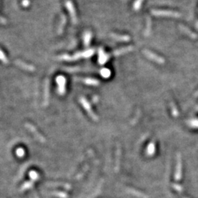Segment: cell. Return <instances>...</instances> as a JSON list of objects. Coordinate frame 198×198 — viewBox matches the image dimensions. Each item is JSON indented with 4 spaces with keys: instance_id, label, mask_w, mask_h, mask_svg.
I'll use <instances>...</instances> for the list:
<instances>
[{
    "instance_id": "obj_1",
    "label": "cell",
    "mask_w": 198,
    "mask_h": 198,
    "mask_svg": "<svg viewBox=\"0 0 198 198\" xmlns=\"http://www.w3.org/2000/svg\"><path fill=\"white\" fill-rule=\"evenodd\" d=\"M94 52H95V50L94 49H87L86 51H85V52L76 53V54L73 55V56H70V55L68 54H63L62 56L60 57V60L71 62V61L78 60L79 59L81 58H89L93 56L94 54Z\"/></svg>"
},
{
    "instance_id": "obj_2",
    "label": "cell",
    "mask_w": 198,
    "mask_h": 198,
    "mask_svg": "<svg viewBox=\"0 0 198 198\" xmlns=\"http://www.w3.org/2000/svg\"><path fill=\"white\" fill-rule=\"evenodd\" d=\"M152 15L155 16H162V17H172L179 18L181 17V14L177 12L170 11H163V10H152Z\"/></svg>"
},
{
    "instance_id": "obj_3",
    "label": "cell",
    "mask_w": 198,
    "mask_h": 198,
    "mask_svg": "<svg viewBox=\"0 0 198 198\" xmlns=\"http://www.w3.org/2000/svg\"><path fill=\"white\" fill-rule=\"evenodd\" d=\"M65 7H66L67 10L69 12V14H70L71 21H72L73 24H76L77 23V17L76 11H75L74 6H73L72 2L70 1V0H68V1L65 2Z\"/></svg>"
},
{
    "instance_id": "obj_4",
    "label": "cell",
    "mask_w": 198,
    "mask_h": 198,
    "mask_svg": "<svg viewBox=\"0 0 198 198\" xmlns=\"http://www.w3.org/2000/svg\"><path fill=\"white\" fill-rule=\"evenodd\" d=\"M79 101H80L81 104L83 106V107L85 108V109L87 112L88 115L90 116V117L93 118L94 120H98L97 116L95 115V114H94L93 110H92L91 106H90V104L89 102L87 101V100L86 99H85V98L81 97L80 99H79Z\"/></svg>"
},
{
    "instance_id": "obj_5",
    "label": "cell",
    "mask_w": 198,
    "mask_h": 198,
    "mask_svg": "<svg viewBox=\"0 0 198 198\" xmlns=\"http://www.w3.org/2000/svg\"><path fill=\"white\" fill-rule=\"evenodd\" d=\"M143 53L148 59H150V60H151L152 61H154V62H155L158 63V64H164V62H165L164 58H162V57L158 56L157 54H154V53H153L151 52H150V51L144 50Z\"/></svg>"
},
{
    "instance_id": "obj_6",
    "label": "cell",
    "mask_w": 198,
    "mask_h": 198,
    "mask_svg": "<svg viewBox=\"0 0 198 198\" xmlns=\"http://www.w3.org/2000/svg\"><path fill=\"white\" fill-rule=\"evenodd\" d=\"M56 81L58 86V93L60 95H63L65 93V84L66 79L63 76H58L56 79Z\"/></svg>"
},
{
    "instance_id": "obj_7",
    "label": "cell",
    "mask_w": 198,
    "mask_h": 198,
    "mask_svg": "<svg viewBox=\"0 0 198 198\" xmlns=\"http://www.w3.org/2000/svg\"><path fill=\"white\" fill-rule=\"evenodd\" d=\"M109 58V55L107 54L103 48H100L99 49V62L100 65H104L108 61Z\"/></svg>"
},
{
    "instance_id": "obj_8",
    "label": "cell",
    "mask_w": 198,
    "mask_h": 198,
    "mask_svg": "<svg viewBox=\"0 0 198 198\" xmlns=\"http://www.w3.org/2000/svg\"><path fill=\"white\" fill-rule=\"evenodd\" d=\"M134 50V47L133 46H127V47H124V48H120V49L115 50L113 53H112V55L113 56H119V55H122L126 54V53L130 52L131 51Z\"/></svg>"
},
{
    "instance_id": "obj_9",
    "label": "cell",
    "mask_w": 198,
    "mask_h": 198,
    "mask_svg": "<svg viewBox=\"0 0 198 198\" xmlns=\"http://www.w3.org/2000/svg\"><path fill=\"white\" fill-rule=\"evenodd\" d=\"M111 37L113 39H115L117 41H122L127 42L131 40L130 37L128 35H117V34H111Z\"/></svg>"
},
{
    "instance_id": "obj_10",
    "label": "cell",
    "mask_w": 198,
    "mask_h": 198,
    "mask_svg": "<svg viewBox=\"0 0 198 198\" xmlns=\"http://www.w3.org/2000/svg\"><path fill=\"white\" fill-rule=\"evenodd\" d=\"M181 161L180 159V156H178L177 161V167H176V170H175V180L178 181L181 179Z\"/></svg>"
},
{
    "instance_id": "obj_11",
    "label": "cell",
    "mask_w": 198,
    "mask_h": 198,
    "mask_svg": "<svg viewBox=\"0 0 198 198\" xmlns=\"http://www.w3.org/2000/svg\"><path fill=\"white\" fill-rule=\"evenodd\" d=\"M15 63L18 65V66H19L20 68H23V69H24V70H26V71H33L35 70V68H34L33 66H32V65H27V64H26V63L21 62V61H20V60H16V62H15Z\"/></svg>"
},
{
    "instance_id": "obj_12",
    "label": "cell",
    "mask_w": 198,
    "mask_h": 198,
    "mask_svg": "<svg viewBox=\"0 0 198 198\" xmlns=\"http://www.w3.org/2000/svg\"><path fill=\"white\" fill-rule=\"evenodd\" d=\"M179 28H180L181 31H183L186 35H187L188 36H189L191 38H192V39H195V38H197V35L191 32L190 30L188 29V28L186 27V26L181 25L180 26H179Z\"/></svg>"
},
{
    "instance_id": "obj_13",
    "label": "cell",
    "mask_w": 198,
    "mask_h": 198,
    "mask_svg": "<svg viewBox=\"0 0 198 198\" xmlns=\"http://www.w3.org/2000/svg\"><path fill=\"white\" fill-rule=\"evenodd\" d=\"M83 81L87 85H90V86H99V81L95 79H92V78H87L83 79Z\"/></svg>"
},
{
    "instance_id": "obj_14",
    "label": "cell",
    "mask_w": 198,
    "mask_h": 198,
    "mask_svg": "<svg viewBox=\"0 0 198 198\" xmlns=\"http://www.w3.org/2000/svg\"><path fill=\"white\" fill-rule=\"evenodd\" d=\"M92 38V34L90 32L87 31L84 34V44H85V46H88L90 44V40Z\"/></svg>"
},
{
    "instance_id": "obj_15",
    "label": "cell",
    "mask_w": 198,
    "mask_h": 198,
    "mask_svg": "<svg viewBox=\"0 0 198 198\" xmlns=\"http://www.w3.org/2000/svg\"><path fill=\"white\" fill-rule=\"evenodd\" d=\"M66 22H67L66 17H65V16H62V19H61L60 25H59V27H58V32L60 34H61L62 32L63 29H64V26H65V24H66Z\"/></svg>"
},
{
    "instance_id": "obj_16",
    "label": "cell",
    "mask_w": 198,
    "mask_h": 198,
    "mask_svg": "<svg viewBox=\"0 0 198 198\" xmlns=\"http://www.w3.org/2000/svg\"><path fill=\"white\" fill-rule=\"evenodd\" d=\"M49 85H48V80L46 81V85H45V105L48 104V94H49Z\"/></svg>"
},
{
    "instance_id": "obj_17",
    "label": "cell",
    "mask_w": 198,
    "mask_h": 198,
    "mask_svg": "<svg viewBox=\"0 0 198 198\" xmlns=\"http://www.w3.org/2000/svg\"><path fill=\"white\" fill-rule=\"evenodd\" d=\"M151 31V20H150V18H147V28L145 30V35L148 36L150 35V32Z\"/></svg>"
},
{
    "instance_id": "obj_18",
    "label": "cell",
    "mask_w": 198,
    "mask_h": 198,
    "mask_svg": "<svg viewBox=\"0 0 198 198\" xmlns=\"http://www.w3.org/2000/svg\"><path fill=\"white\" fill-rule=\"evenodd\" d=\"M33 184H34L33 181H28V182H26L25 183H24V184L22 185V186L21 187V191H24V190H26V189H30V188H31L32 186H33Z\"/></svg>"
},
{
    "instance_id": "obj_19",
    "label": "cell",
    "mask_w": 198,
    "mask_h": 198,
    "mask_svg": "<svg viewBox=\"0 0 198 198\" xmlns=\"http://www.w3.org/2000/svg\"><path fill=\"white\" fill-rule=\"evenodd\" d=\"M110 74H111V72H110V71L109 70V69L104 68L101 71V75L106 79L109 78V77L110 76Z\"/></svg>"
},
{
    "instance_id": "obj_20",
    "label": "cell",
    "mask_w": 198,
    "mask_h": 198,
    "mask_svg": "<svg viewBox=\"0 0 198 198\" xmlns=\"http://www.w3.org/2000/svg\"><path fill=\"white\" fill-rule=\"evenodd\" d=\"M0 60L3 63H5V64L8 63V59L7 58V57H6L5 53H4L1 49H0Z\"/></svg>"
},
{
    "instance_id": "obj_21",
    "label": "cell",
    "mask_w": 198,
    "mask_h": 198,
    "mask_svg": "<svg viewBox=\"0 0 198 198\" xmlns=\"http://www.w3.org/2000/svg\"><path fill=\"white\" fill-rule=\"evenodd\" d=\"M142 2H143V0H136L135 2L134 3V9L135 11H138L140 9Z\"/></svg>"
},
{
    "instance_id": "obj_22",
    "label": "cell",
    "mask_w": 198,
    "mask_h": 198,
    "mask_svg": "<svg viewBox=\"0 0 198 198\" xmlns=\"http://www.w3.org/2000/svg\"><path fill=\"white\" fill-rule=\"evenodd\" d=\"M147 152H148V154L149 155H153V154H154V152H155V145L154 143H150V145H149Z\"/></svg>"
},
{
    "instance_id": "obj_23",
    "label": "cell",
    "mask_w": 198,
    "mask_h": 198,
    "mask_svg": "<svg viewBox=\"0 0 198 198\" xmlns=\"http://www.w3.org/2000/svg\"><path fill=\"white\" fill-rule=\"evenodd\" d=\"M30 178H31V181H36L38 179V177H39V175L36 172H35V171H31V172L30 173Z\"/></svg>"
},
{
    "instance_id": "obj_24",
    "label": "cell",
    "mask_w": 198,
    "mask_h": 198,
    "mask_svg": "<svg viewBox=\"0 0 198 198\" xmlns=\"http://www.w3.org/2000/svg\"><path fill=\"white\" fill-rule=\"evenodd\" d=\"M51 194H52V195L58 196V197H61V198H66L67 197L66 194H65L63 192H60V191H54V192H52Z\"/></svg>"
},
{
    "instance_id": "obj_25",
    "label": "cell",
    "mask_w": 198,
    "mask_h": 198,
    "mask_svg": "<svg viewBox=\"0 0 198 198\" xmlns=\"http://www.w3.org/2000/svg\"><path fill=\"white\" fill-rule=\"evenodd\" d=\"M27 127H28V128H30V129H31V130H32V132H33V133H34L35 134V135H37V136H38V137H39V139H40V140H41V141H43V140H44V139H43V138L41 137V136H40V135H39V134H38V132H36V131H35V128H34L33 127H32V126H30V125H29V124H28V125H27Z\"/></svg>"
},
{
    "instance_id": "obj_26",
    "label": "cell",
    "mask_w": 198,
    "mask_h": 198,
    "mask_svg": "<svg viewBox=\"0 0 198 198\" xmlns=\"http://www.w3.org/2000/svg\"><path fill=\"white\" fill-rule=\"evenodd\" d=\"M16 154L18 157H23L24 156V150L22 148H18L16 150Z\"/></svg>"
},
{
    "instance_id": "obj_27",
    "label": "cell",
    "mask_w": 198,
    "mask_h": 198,
    "mask_svg": "<svg viewBox=\"0 0 198 198\" xmlns=\"http://www.w3.org/2000/svg\"><path fill=\"white\" fill-rule=\"evenodd\" d=\"M191 126L192 127L198 128V120H193L191 121Z\"/></svg>"
},
{
    "instance_id": "obj_28",
    "label": "cell",
    "mask_w": 198,
    "mask_h": 198,
    "mask_svg": "<svg viewBox=\"0 0 198 198\" xmlns=\"http://www.w3.org/2000/svg\"><path fill=\"white\" fill-rule=\"evenodd\" d=\"M22 5L24 6V7H28V6L30 5V1L29 0H23L22 1Z\"/></svg>"
},
{
    "instance_id": "obj_29",
    "label": "cell",
    "mask_w": 198,
    "mask_h": 198,
    "mask_svg": "<svg viewBox=\"0 0 198 198\" xmlns=\"http://www.w3.org/2000/svg\"><path fill=\"white\" fill-rule=\"evenodd\" d=\"M0 22H1V23H3V24H5L6 23V21L5 19H4L3 18H2V17H0Z\"/></svg>"
},
{
    "instance_id": "obj_30",
    "label": "cell",
    "mask_w": 198,
    "mask_h": 198,
    "mask_svg": "<svg viewBox=\"0 0 198 198\" xmlns=\"http://www.w3.org/2000/svg\"><path fill=\"white\" fill-rule=\"evenodd\" d=\"M197 95H198V92H197Z\"/></svg>"
}]
</instances>
